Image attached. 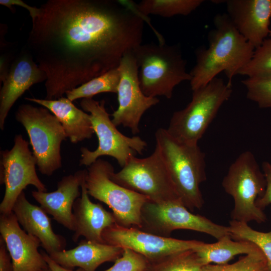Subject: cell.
<instances>
[{
  "instance_id": "obj_1",
  "label": "cell",
  "mask_w": 271,
  "mask_h": 271,
  "mask_svg": "<svg viewBox=\"0 0 271 271\" xmlns=\"http://www.w3.org/2000/svg\"><path fill=\"white\" fill-rule=\"evenodd\" d=\"M39 9L27 45L47 75L46 99L117 68L142 44L146 17L130 1L49 0Z\"/></svg>"
},
{
  "instance_id": "obj_2",
  "label": "cell",
  "mask_w": 271,
  "mask_h": 271,
  "mask_svg": "<svg viewBox=\"0 0 271 271\" xmlns=\"http://www.w3.org/2000/svg\"><path fill=\"white\" fill-rule=\"evenodd\" d=\"M213 23L214 28L208 34V48L195 51L196 64L190 72L192 91L205 86L221 72L232 85L233 78L250 61L255 50L226 13L216 15Z\"/></svg>"
},
{
  "instance_id": "obj_3",
  "label": "cell",
  "mask_w": 271,
  "mask_h": 271,
  "mask_svg": "<svg viewBox=\"0 0 271 271\" xmlns=\"http://www.w3.org/2000/svg\"><path fill=\"white\" fill-rule=\"evenodd\" d=\"M155 139L180 199L191 212L200 209L204 204L200 185L206 180L205 153L198 144L180 142L165 128L157 129Z\"/></svg>"
},
{
  "instance_id": "obj_4",
  "label": "cell",
  "mask_w": 271,
  "mask_h": 271,
  "mask_svg": "<svg viewBox=\"0 0 271 271\" xmlns=\"http://www.w3.org/2000/svg\"><path fill=\"white\" fill-rule=\"evenodd\" d=\"M132 52L138 66L140 85L147 96L170 99L177 85L191 80L186 61L177 45L141 44Z\"/></svg>"
},
{
  "instance_id": "obj_5",
  "label": "cell",
  "mask_w": 271,
  "mask_h": 271,
  "mask_svg": "<svg viewBox=\"0 0 271 271\" xmlns=\"http://www.w3.org/2000/svg\"><path fill=\"white\" fill-rule=\"evenodd\" d=\"M232 93V85L222 78H214L205 86L193 91L188 104L174 112L167 131L180 142L198 144Z\"/></svg>"
},
{
  "instance_id": "obj_6",
  "label": "cell",
  "mask_w": 271,
  "mask_h": 271,
  "mask_svg": "<svg viewBox=\"0 0 271 271\" xmlns=\"http://www.w3.org/2000/svg\"><path fill=\"white\" fill-rule=\"evenodd\" d=\"M266 185L264 174L253 154L249 151L242 152L230 165L222 182L225 192L234 200L231 220L265 222L266 215L256 202L263 195Z\"/></svg>"
},
{
  "instance_id": "obj_7",
  "label": "cell",
  "mask_w": 271,
  "mask_h": 271,
  "mask_svg": "<svg viewBox=\"0 0 271 271\" xmlns=\"http://www.w3.org/2000/svg\"><path fill=\"white\" fill-rule=\"evenodd\" d=\"M15 118L25 128L40 172L51 176L62 167L61 146L67 138L56 117L43 106L22 104Z\"/></svg>"
},
{
  "instance_id": "obj_8",
  "label": "cell",
  "mask_w": 271,
  "mask_h": 271,
  "mask_svg": "<svg viewBox=\"0 0 271 271\" xmlns=\"http://www.w3.org/2000/svg\"><path fill=\"white\" fill-rule=\"evenodd\" d=\"M114 171L111 163L100 158L89 166L85 178L88 194L112 210L116 223L140 229L142 209L150 199L114 182Z\"/></svg>"
},
{
  "instance_id": "obj_9",
  "label": "cell",
  "mask_w": 271,
  "mask_h": 271,
  "mask_svg": "<svg viewBox=\"0 0 271 271\" xmlns=\"http://www.w3.org/2000/svg\"><path fill=\"white\" fill-rule=\"evenodd\" d=\"M80 105L91 116L98 145L93 151L85 147L81 148L80 165L88 167L100 157L109 156L115 159L122 168L131 156L137 153L142 154L147 143L139 136L129 137L121 133L110 118L104 100L98 101L92 98H83Z\"/></svg>"
},
{
  "instance_id": "obj_10",
  "label": "cell",
  "mask_w": 271,
  "mask_h": 271,
  "mask_svg": "<svg viewBox=\"0 0 271 271\" xmlns=\"http://www.w3.org/2000/svg\"><path fill=\"white\" fill-rule=\"evenodd\" d=\"M119 185L148 197L155 203L180 199L170 174L156 146L149 156H131L119 172L111 175Z\"/></svg>"
},
{
  "instance_id": "obj_11",
  "label": "cell",
  "mask_w": 271,
  "mask_h": 271,
  "mask_svg": "<svg viewBox=\"0 0 271 271\" xmlns=\"http://www.w3.org/2000/svg\"><path fill=\"white\" fill-rule=\"evenodd\" d=\"M141 220L140 229L163 237H170L177 229L206 233L217 240L230 234L228 226L193 213L180 199L162 203L147 201L142 209Z\"/></svg>"
},
{
  "instance_id": "obj_12",
  "label": "cell",
  "mask_w": 271,
  "mask_h": 271,
  "mask_svg": "<svg viewBox=\"0 0 271 271\" xmlns=\"http://www.w3.org/2000/svg\"><path fill=\"white\" fill-rule=\"evenodd\" d=\"M14 143L11 149L1 151L0 183L5 187L1 214L12 212L18 197L28 185L39 191H47L37 174V162L30 150V143L20 134L15 136Z\"/></svg>"
},
{
  "instance_id": "obj_13",
  "label": "cell",
  "mask_w": 271,
  "mask_h": 271,
  "mask_svg": "<svg viewBox=\"0 0 271 271\" xmlns=\"http://www.w3.org/2000/svg\"><path fill=\"white\" fill-rule=\"evenodd\" d=\"M117 68L120 74L116 93L118 105L111 114V120L115 126L122 125L136 134L140 131L139 125L143 114L160 101L157 97L146 96L142 91L132 51L123 56Z\"/></svg>"
},
{
  "instance_id": "obj_14",
  "label": "cell",
  "mask_w": 271,
  "mask_h": 271,
  "mask_svg": "<svg viewBox=\"0 0 271 271\" xmlns=\"http://www.w3.org/2000/svg\"><path fill=\"white\" fill-rule=\"evenodd\" d=\"M102 237L105 243L130 249L149 261L177 251L195 249L204 242L197 240L163 237L137 227H124L116 223L105 228L102 232Z\"/></svg>"
},
{
  "instance_id": "obj_15",
  "label": "cell",
  "mask_w": 271,
  "mask_h": 271,
  "mask_svg": "<svg viewBox=\"0 0 271 271\" xmlns=\"http://www.w3.org/2000/svg\"><path fill=\"white\" fill-rule=\"evenodd\" d=\"M0 233L11 256L13 271H45L49 268L38 251L40 240L21 228L13 212L1 214Z\"/></svg>"
},
{
  "instance_id": "obj_16",
  "label": "cell",
  "mask_w": 271,
  "mask_h": 271,
  "mask_svg": "<svg viewBox=\"0 0 271 271\" xmlns=\"http://www.w3.org/2000/svg\"><path fill=\"white\" fill-rule=\"evenodd\" d=\"M47 75L38 66L29 50L21 51L10 64L8 72L1 82L0 128L5 122L13 105L33 85L46 81Z\"/></svg>"
},
{
  "instance_id": "obj_17",
  "label": "cell",
  "mask_w": 271,
  "mask_h": 271,
  "mask_svg": "<svg viewBox=\"0 0 271 271\" xmlns=\"http://www.w3.org/2000/svg\"><path fill=\"white\" fill-rule=\"evenodd\" d=\"M227 14L239 33L255 49L270 31L271 0H226Z\"/></svg>"
},
{
  "instance_id": "obj_18",
  "label": "cell",
  "mask_w": 271,
  "mask_h": 271,
  "mask_svg": "<svg viewBox=\"0 0 271 271\" xmlns=\"http://www.w3.org/2000/svg\"><path fill=\"white\" fill-rule=\"evenodd\" d=\"M87 170L64 176L57 183L56 190L48 192L32 191V195L47 214L67 229L74 231L75 221L72 211L76 200L81 195V185Z\"/></svg>"
},
{
  "instance_id": "obj_19",
  "label": "cell",
  "mask_w": 271,
  "mask_h": 271,
  "mask_svg": "<svg viewBox=\"0 0 271 271\" xmlns=\"http://www.w3.org/2000/svg\"><path fill=\"white\" fill-rule=\"evenodd\" d=\"M19 224L28 233L38 238L48 254L65 250L66 239L53 231L51 219L40 207L30 203L23 191L13 207Z\"/></svg>"
},
{
  "instance_id": "obj_20",
  "label": "cell",
  "mask_w": 271,
  "mask_h": 271,
  "mask_svg": "<svg viewBox=\"0 0 271 271\" xmlns=\"http://www.w3.org/2000/svg\"><path fill=\"white\" fill-rule=\"evenodd\" d=\"M81 196L76 200L73 207L76 227L72 240L77 242L82 236L90 241L105 243L102 237V232L116 223L115 217L102 205L90 200L85 179L81 185Z\"/></svg>"
},
{
  "instance_id": "obj_21",
  "label": "cell",
  "mask_w": 271,
  "mask_h": 271,
  "mask_svg": "<svg viewBox=\"0 0 271 271\" xmlns=\"http://www.w3.org/2000/svg\"><path fill=\"white\" fill-rule=\"evenodd\" d=\"M123 251V248L119 246L85 239L72 249H65L49 255L65 268L72 269L78 267L85 271H95L103 263L114 261L122 255Z\"/></svg>"
},
{
  "instance_id": "obj_22",
  "label": "cell",
  "mask_w": 271,
  "mask_h": 271,
  "mask_svg": "<svg viewBox=\"0 0 271 271\" xmlns=\"http://www.w3.org/2000/svg\"><path fill=\"white\" fill-rule=\"evenodd\" d=\"M49 110L62 125L67 138L73 144L92 138L94 131L90 114L77 108L68 98L49 100L25 97Z\"/></svg>"
},
{
  "instance_id": "obj_23",
  "label": "cell",
  "mask_w": 271,
  "mask_h": 271,
  "mask_svg": "<svg viewBox=\"0 0 271 271\" xmlns=\"http://www.w3.org/2000/svg\"><path fill=\"white\" fill-rule=\"evenodd\" d=\"M230 234L226 235L212 243H203L194 249L204 265L211 264H225L236 255L252 253L259 247L247 241L232 240Z\"/></svg>"
},
{
  "instance_id": "obj_24",
  "label": "cell",
  "mask_w": 271,
  "mask_h": 271,
  "mask_svg": "<svg viewBox=\"0 0 271 271\" xmlns=\"http://www.w3.org/2000/svg\"><path fill=\"white\" fill-rule=\"evenodd\" d=\"M204 2V0H143L137 4V8L146 17L153 15L170 18L177 15L187 16Z\"/></svg>"
},
{
  "instance_id": "obj_25",
  "label": "cell",
  "mask_w": 271,
  "mask_h": 271,
  "mask_svg": "<svg viewBox=\"0 0 271 271\" xmlns=\"http://www.w3.org/2000/svg\"><path fill=\"white\" fill-rule=\"evenodd\" d=\"M149 261L145 271H201L204 265L194 249L177 251Z\"/></svg>"
},
{
  "instance_id": "obj_26",
  "label": "cell",
  "mask_w": 271,
  "mask_h": 271,
  "mask_svg": "<svg viewBox=\"0 0 271 271\" xmlns=\"http://www.w3.org/2000/svg\"><path fill=\"white\" fill-rule=\"evenodd\" d=\"M120 80L118 68L108 71L66 93L71 101L80 98H92L103 92L117 93Z\"/></svg>"
},
{
  "instance_id": "obj_27",
  "label": "cell",
  "mask_w": 271,
  "mask_h": 271,
  "mask_svg": "<svg viewBox=\"0 0 271 271\" xmlns=\"http://www.w3.org/2000/svg\"><path fill=\"white\" fill-rule=\"evenodd\" d=\"M228 228L233 240L251 242L261 249L267 261L265 271H271V230L259 231L252 229L247 223L233 220L229 221Z\"/></svg>"
},
{
  "instance_id": "obj_28",
  "label": "cell",
  "mask_w": 271,
  "mask_h": 271,
  "mask_svg": "<svg viewBox=\"0 0 271 271\" xmlns=\"http://www.w3.org/2000/svg\"><path fill=\"white\" fill-rule=\"evenodd\" d=\"M238 74L247 77L271 76V39H265L255 49L250 61L239 72Z\"/></svg>"
},
{
  "instance_id": "obj_29",
  "label": "cell",
  "mask_w": 271,
  "mask_h": 271,
  "mask_svg": "<svg viewBox=\"0 0 271 271\" xmlns=\"http://www.w3.org/2000/svg\"><path fill=\"white\" fill-rule=\"evenodd\" d=\"M266 258L259 248L256 251L246 254L231 264L204 265L201 271H265Z\"/></svg>"
},
{
  "instance_id": "obj_30",
  "label": "cell",
  "mask_w": 271,
  "mask_h": 271,
  "mask_svg": "<svg viewBox=\"0 0 271 271\" xmlns=\"http://www.w3.org/2000/svg\"><path fill=\"white\" fill-rule=\"evenodd\" d=\"M247 98L261 108H271V76L247 77L242 81Z\"/></svg>"
},
{
  "instance_id": "obj_31",
  "label": "cell",
  "mask_w": 271,
  "mask_h": 271,
  "mask_svg": "<svg viewBox=\"0 0 271 271\" xmlns=\"http://www.w3.org/2000/svg\"><path fill=\"white\" fill-rule=\"evenodd\" d=\"M114 262L103 271H145L149 263L147 258L129 248H123L122 255Z\"/></svg>"
},
{
  "instance_id": "obj_32",
  "label": "cell",
  "mask_w": 271,
  "mask_h": 271,
  "mask_svg": "<svg viewBox=\"0 0 271 271\" xmlns=\"http://www.w3.org/2000/svg\"><path fill=\"white\" fill-rule=\"evenodd\" d=\"M261 169L266 180V188L263 195L257 199L256 204L257 207L264 210L271 204V163L264 161L262 163Z\"/></svg>"
},
{
  "instance_id": "obj_33",
  "label": "cell",
  "mask_w": 271,
  "mask_h": 271,
  "mask_svg": "<svg viewBox=\"0 0 271 271\" xmlns=\"http://www.w3.org/2000/svg\"><path fill=\"white\" fill-rule=\"evenodd\" d=\"M0 271H13L12 259L6 242L0 236Z\"/></svg>"
},
{
  "instance_id": "obj_34",
  "label": "cell",
  "mask_w": 271,
  "mask_h": 271,
  "mask_svg": "<svg viewBox=\"0 0 271 271\" xmlns=\"http://www.w3.org/2000/svg\"><path fill=\"white\" fill-rule=\"evenodd\" d=\"M0 4L8 8L13 13H14L15 11V9L13 8V6H18L24 8L29 12L32 20L37 16L39 11V8L31 7L21 0H1Z\"/></svg>"
},
{
  "instance_id": "obj_35",
  "label": "cell",
  "mask_w": 271,
  "mask_h": 271,
  "mask_svg": "<svg viewBox=\"0 0 271 271\" xmlns=\"http://www.w3.org/2000/svg\"><path fill=\"white\" fill-rule=\"evenodd\" d=\"M45 260L47 263L49 268L52 271H85L82 268L78 267V269L73 270L71 269L66 268L60 264H58L54 260H53L49 255V254L46 252H41Z\"/></svg>"
},
{
  "instance_id": "obj_36",
  "label": "cell",
  "mask_w": 271,
  "mask_h": 271,
  "mask_svg": "<svg viewBox=\"0 0 271 271\" xmlns=\"http://www.w3.org/2000/svg\"><path fill=\"white\" fill-rule=\"evenodd\" d=\"M45 271H52V270H51L50 268H49L48 269H47L46 270H45Z\"/></svg>"
},
{
  "instance_id": "obj_37",
  "label": "cell",
  "mask_w": 271,
  "mask_h": 271,
  "mask_svg": "<svg viewBox=\"0 0 271 271\" xmlns=\"http://www.w3.org/2000/svg\"><path fill=\"white\" fill-rule=\"evenodd\" d=\"M269 36L270 37V39H271V31H270V34H269Z\"/></svg>"
}]
</instances>
